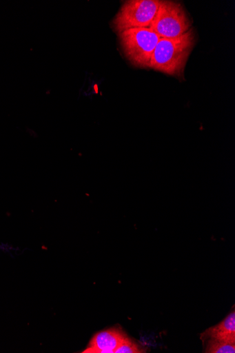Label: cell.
I'll use <instances>...</instances> for the list:
<instances>
[{"label":"cell","instance_id":"6da1fadb","mask_svg":"<svg viewBox=\"0 0 235 353\" xmlns=\"http://www.w3.org/2000/svg\"><path fill=\"white\" fill-rule=\"evenodd\" d=\"M195 44L192 29L174 39H160L150 61V68L181 79L189 56Z\"/></svg>","mask_w":235,"mask_h":353},{"label":"cell","instance_id":"7a4b0ae2","mask_svg":"<svg viewBox=\"0 0 235 353\" xmlns=\"http://www.w3.org/2000/svg\"><path fill=\"white\" fill-rule=\"evenodd\" d=\"M119 34L121 48L127 59L139 68H150V61L161 39L150 28L125 30Z\"/></svg>","mask_w":235,"mask_h":353},{"label":"cell","instance_id":"3957f363","mask_svg":"<svg viewBox=\"0 0 235 353\" xmlns=\"http://www.w3.org/2000/svg\"><path fill=\"white\" fill-rule=\"evenodd\" d=\"M191 27L192 22L180 3L161 1L149 28L161 39H174L187 33Z\"/></svg>","mask_w":235,"mask_h":353},{"label":"cell","instance_id":"277c9868","mask_svg":"<svg viewBox=\"0 0 235 353\" xmlns=\"http://www.w3.org/2000/svg\"><path fill=\"white\" fill-rule=\"evenodd\" d=\"M161 1L158 0H130L125 2L112 22L115 31L136 28H149L154 20Z\"/></svg>","mask_w":235,"mask_h":353},{"label":"cell","instance_id":"5b68a950","mask_svg":"<svg viewBox=\"0 0 235 353\" xmlns=\"http://www.w3.org/2000/svg\"><path fill=\"white\" fill-rule=\"evenodd\" d=\"M127 335L119 328H112L99 332L90 340L83 353H115Z\"/></svg>","mask_w":235,"mask_h":353},{"label":"cell","instance_id":"8992f818","mask_svg":"<svg viewBox=\"0 0 235 353\" xmlns=\"http://www.w3.org/2000/svg\"><path fill=\"white\" fill-rule=\"evenodd\" d=\"M200 338L203 342L208 339H214L235 343L234 311L233 310L218 325L201 334Z\"/></svg>","mask_w":235,"mask_h":353},{"label":"cell","instance_id":"52a82bcc","mask_svg":"<svg viewBox=\"0 0 235 353\" xmlns=\"http://www.w3.org/2000/svg\"><path fill=\"white\" fill-rule=\"evenodd\" d=\"M206 353H234L235 343L214 339L205 341Z\"/></svg>","mask_w":235,"mask_h":353},{"label":"cell","instance_id":"ba28073f","mask_svg":"<svg viewBox=\"0 0 235 353\" xmlns=\"http://www.w3.org/2000/svg\"><path fill=\"white\" fill-rule=\"evenodd\" d=\"M146 350L127 337L116 350L115 353H143Z\"/></svg>","mask_w":235,"mask_h":353}]
</instances>
